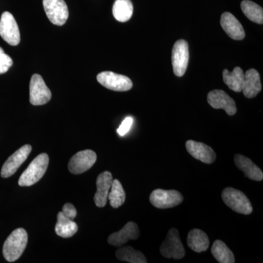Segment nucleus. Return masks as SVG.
<instances>
[{
    "label": "nucleus",
    "mask_w": 263,
    "mask_h": 263,
    "mask_svg": "<svg viewBox=\"0 0 263 263\" xmlns=\"http://www.w3.org/2000/svg\"><path fill=\"white\" fill-rule=\"evenodd\" d=\"M133 14L131 0H116L113 5V15L118 22H128Z\"/></svg>",
    "instance_id": "5701e85b"
},
{
    "label": "nucleus",
    "mask_w": 263,
    "mask_h": 263,
    "mask_svg": "<svg viewBox=\"0 0 263 263\" xmlns=\"http://www.w3.org/2000/svg\"><path fill=\"white\" fill-rule=\"evenodd\" d=\"M97 161V155L91 150L81 151L70 159L68 169L71 174L79 175L89 171Z\"/></svg>",
    "instance_id": "9b49d317"
},
{
    "label": "nucleus",
    "mask_w": 263,
    "mask_h": 263,
    "mask_svg": "<svg viewBox=\"0 0 263 263\" xmlns=\"http://www.w3.org/2000/svg\"><path fill=\"white\" fill-rule=\"evenodd\" d=\"M51 92L42 76L34 74L29 84V102L33 105H43L51 100Z\"/></svg>",
    "instance_id": "6e6552de"
},
{
    "label": "nucleus",
    "mask_w": 263,
    "mask_h": 263,
    "mask_svg": "<svg viewBox=\"0 0 263 263\" xmlns=\"http://www.w3.org/2000/svg\"><path fill=\"white\" fill-rule=\"evenodd\" d=\"M186 150L194 158L206 164H212L216 160V153L212 147L195 141H186Z\"/></svg>",
    "instance_id": "dca6fc26"
},
{
    "label": "nucleus",
    "mask_w": 263,
    "mask_h": 263,
    "mask_svg": "<svg viewBox=\"0 0 263 263\" xmlns=\"http://www.w3.org/2000/svg\"><path fill=\"white\" fill-rule=\"evenodd\" d=\"M242 11L246 16L254 22L259 24H263V9L262 7L256 4L250 0H243L240 4Z\"/></svg>",
    "instance_id": "393cba45"
},
{
    "label": "nucleus",
    "mask_w": 263,
    "mask_h": 263,
    "mask_svg": "<svg viewBox=\"0 0 263 263\" xmlns=\"http://www.w3.org/2000/svg\"><path fill=\"white\" fill-rule=\"evenodd\" d=\"M78 229L79 227L75 221L65 216L62 212L59 213L55 226V232L59 236L64 238H70L77 233Z\"/></svg>",
    "instance_id": "412c9836"
},
{
    "label": "nucleus",
    "mask_w": 263,
    "mask_h": 263,
    "mask_svg": "<svg viewBox=\"0 0 263 263\" xmlns=\"http://www.w3.org/2000/svg\"><path fill=\"white\" fill-rule=\"evenodd\" d=\"M208 103L215 109H223L229 116L236 114L237 108L234 100L222 90H214L208 94Z\"/></svg>",
    "instance_id": "ddd939ff"
},
{
    "label": "nucleus",
    "mask_w": 263,
    "mask_h": 263,
    "mask_svg": "<svg viewBox=\"0 0 263 263\" xmlns=\"http://www.w3.org/2000/svg\"><path fill=\"white\" fill-rule=\"evenodd\" d=\"M150 202L157 209H165L174 208L183 202V197L176 190H164L161 189L154 190L150 195Z\"/></svg>",
    "instance_id": "39448f33"
},
{
    "label": "nucleus",
    "mask_w": 263,
    "mask_h": 263,
    "mask_svg": "<svg viewBox=\"0 0 263 263\" xmlns=\"http://www.w3.org/2000/svg\"><path fill=\"white\" fill-rule=\"evenodd\" d=\"M0 36L10 46H15L21 41L18 24L9 12L5 11L0 18Z\"/></svg>",
    "instance_id": "0eeeda50"
},
{
    "label": "nucleus",
    "mask_w": 263,
    "mask_h": 263,
    "mask_svg": "<svg viewBox=\"0 0 263 263\" xmlns=\"http://www.w3.org/2000/svg\"><path fill=\"white\" fill-rule=\"evenodd\" d=\"M43 5L52 24L62 26L66 23L69 17V10L65 0H43Z\"/></svg>",
    "instance_id": "9d476101"
},
{
    "label": "nucleus",
    "mask_w": 263,
    "mask_h": 263,
    "mask_svg": "<svg viewBox=\"0 0 263 263\" xmlns=\"http://www.w3.org/2000/svg\"><path fill=\"white\" fill-rule=\"evenodd\" d=\"M187 245L192 250L197 253L205 252L209 247V237L201 230H192L188 234Z\"/></svg>",
    "instance_id": "aec40b11"
},
{
    "label": "nucleus",
    "mask_w": 263,
    "mask_h": 263,
    "mask_svg": "<svg viewBox=\"0 0 263 263\" xmlns=\"http://www.w3.org/2000/svg\"><path fill=\"white\" fill-rule=\"evenodd\" d=\"M212 252L214 258L220 263H234V254L228 246L220 240H216L212 246Z\"/></svg>",
    "instance_id": "b1692460"
},
{
    "label": "nucleus",
    "mask_w": 263,
    "mask_h": 263,
    "mask_svg": "<svg viewBox=\"0 0 263 263\" xmlns=\"http://www.w3.org/2000/svg\"><path fill=\"white\" fill-rule=\"evenodd\" d=\"M220 24L224 32L232 39L241 41L245 39V31L243 26L234 15L229 12H224L221 16Z\"/></svg>",
    "instance_id": "f3484780"
},
{
    "label": "nucleus",
    "mask_w": 263,
    "mask_h": 263,
    "mask_svg": "<svg viewBox=\"0 0 263 263\" xmlns=\"http://www.w3.org/2000/svg\"><path fill=\"white\" fill-rule=\"evenodd\" d=\"M116 256L119 260L130 263H146L147 259L140 251L135 250L133 247H125L118 249Z\"/></svg>",
    "instance_id": "a878e982"
},
{
    "label": "nucleus",
    "mask_w": 263,
    "mask_h": 263,
    "mask_svg": "<svg viewBox=\"0 0 263 263\" xmlns=\"http://www.w3.org/2000/svg\"><path fill=\"white\" fill-rule=\"evenodd\" d=\"M32 148L30 145H24L10 156L2 167V177L6 179L13 176L18 171L20 166L27 160L29 154L32 152Z\"/></svg>",
    "instance_id": "f8f14e48"
},
{
    "label": "nucleus",
    "mask_w": 263,
    "mask_h": 263,
    "mask_svg": "<svg viewBox=\"0 0 263 263\" xmlns=\"http://www.w3.org/2000/svg\"><path fill=\"white\" fill-rule=\"evenodd\" d=\"M160 252L163 257L167 259H180L184 257V247L177 229L172 228L169 230L165 240L161 245Z\"/></svg>",
    "instance_id": "20e7f679"
},
{
    "label": "nucleus",
    "mask_w": 263,
    "mask_h": 263,
    "mask_svg": "<svg viewBox=\"0 0 263 263\" xmlns=\"http://www.w3.org/2000/svg\"><path fill=\"white\" fill-rule=\"evenodd\" d=\"M97 80L104 87L116 91H127L133 88V82L127 76L115 73L110 71L100 72Z\"/></svg>",
    "instance_id": "423d86ee"
},
{
    "label": "nucleus",
    "mask_w": 263,
    "mask_h": 263,
    "mask_svg": "<svg viewBox=\"0 0 263 263\" xmlns=\"http://www.w3.org/2000/svg\"><path fill=\"white\" fill-rule=\"evenodd\" d=\"M49 157L47 154H41L33 160L18 180L21 186H30L38 182L47 171Z\"/></svg>",
    "instance_id": "f03ea898"
},
{
    "label": "nucleus",
    "mask_w": 263,
    "mask_h": 263,
    "mask_svg": "<svg viewBox=\"0 0 263 263\" xmlns=\"http://www.w3.org/2000/svg\"><path fill=\"white\" fill-rule=\"evenodd\" d=\"M221 197L228 207L238 214L249 215L253 211L248 197L240 190L232 187L224 189L221 194Z\"/></svg>",
    "instance_id": "7ed1b4c3"
},
{
    "label": "nucleus",
    "mask_w": 263,
    "mask_h": 263,
    "mask_svg": "<svg viewBox=\"0 0 263 263\" xmlns=\"http://www.w3.org/2000/svg\"><path fill=\"white\" fill-rule=\"evenodd\" d=\"M234 160L235 165L245 174L246 177L254 181H262V171L250 159L241 155H236Z\"/></svg>",
    "instance_id": "a211bd4d"
},
{
    "label": "nucleus",
    "mask_w": 263,
    "mask_h": 263,
    "mask_svg": "<svg viewBox=\"0 0 263 263\" xmlns=\"http://www.w3.org/2000/svg\"><path fill=\"white\" fill-rule=\"evenodd\" d=\"M262 90L260 76L259 72L254 69L247 70L245 74V81L243 84V95L246 98H254Z\"/></svg>",
    "instance_id": "6ab92c4d"
},
{
    "label": "nucleus",
    "mask_w": 263,
    "mask_h": 263,
    "mask_svg": "<svg viewBox=\"0 0 263 263\" xmlns=\"http://www.w3.org/2000/svg\"><path fill=\"white\" fill-rule=\"evenodd\" d=\"M13 63L12 59L5 53L3 48L0 47V75L8 72L10 67L13 65Z\"/></svg>",
    "instance_id": "cd10ccee"
},
{
    "label": "nucleus",
    "mask_w": 263,
    "mask_h": 263,
    "mask_svg": "<svg viewBox=\"0 0 263 263\" xmlns=\"http://www.w3.org/2000/svg\"><path fill=\"white\" fill-rule=\"evenodd\" d=\"M28 242V235L23 228L12 232L3 245V253L8 262H13L20 258Z\"/></svg>",
    "instance_id": "f257e3e1"
},
{
    "label": "nucleus",
    "mask_w": 263,
    "mask_h": 263,
    "mask_svg": "<svg viewBox=\"0 0 263 263\" xmlns=\"http://www.w3.org/2000/svg\"><path fill=\"white\" fill-rule=\"evenodd\" d=\"M190 51L189 45L184 40H179L175 43L172 50V65L175 75L181 77L187 69Z\"/></svg>",
    "instance_id": "1a4fd4ad"
},
{
    "label": "nucleus",
    "mask_w": 263,
    "mask_h": 263,
    "mask_svg": "<svg viewBox=\"0 0 263 263\" xmlns=\"http://www.w3.org/2000/svg\"><path fill=\"white\" fill-rule=\"evenodd\" d=\"M223 81L230 89L235 92H240L243 89L245 72L240 67H235L232 72L224 69L223 71Z\"/></svg>",
    "instance_id": "4be33fe9"
},
{
    "label": "nucleus",
    "mask_w": 263,
    "mask_h": 263,
    "mask_svg": "<svg viewBox=\"0 0 263 263\" xmlns=\"http://www.w3.org/2000/svg\"><path fill=\"white\" fill-rule=\"evenodd\" d=\"M140 231L138 224L133 221H129L122 230L110 235L108 237V242L109 245L114 247H122L125 245L128 240L138 239Z\"/></svg>",
    "instance_id": "4468645a"
},
{
    "label": "nucleus",
    "mask_w": 263,
    "mask_h": 263,
    "mask_svg": "<svg viewBox=\"0 0 263 263\" xmlns=\"http://www.w3.org/2000/svg\"><path fill=\"white\" fill-rule=\"evenodd\" d=\"M113 180V176L109 171H105L99 175L96 181L97 193L94 197L97 206L103 208L106 205Z\"/></svg>",
    "instance_id": "2eb2a0df"
},
{
    "label": "nucleus",
    "mask_w": 263,
    "mask_h": 263,
    "mask_svg": "<svg viewBox=\"0 0 263 263\" xmlns=\"http://www.w3.org/2000/svg\"><path fill=\"white\" fill-rule=\"evenodd\" d=\"M125 199L126 194L122 183L119 180H113L108 197L110 205L114 209L122 206L125 202Z\"/></svg>",
    "instance_id": "bb28decb"
},
{
    "label": "nucleus",
    "mask_w": 263,
    "mask_h": 263,
    "mask_svg": "<svg viewBox=\"0 0 263 263\" xmlns=\"http://www.w3.org/2000/svg\"><path fill=\"white\" fill-rule=\"evenodd\" d=\"M133 124V119L130 117H128L123 121L121 124L120 127L118 128L117 133L120 136H124L131 129L132 125Z\"/></svg>",
    "instance_id": "c85d7f7f"
},
{
    "label": "nucleus",
    "mask_w": 263,
    "mask_h": 263,
    "mask_svg": "<svg viewBox=\"0 0 263 263\" xmlns=\"http://www.w3.org/2000/svg\"><path fill=\"white\" fill-rule=\"evenodd\" d=\"M62 213L65 214V216L72 220H73L77 216V211L72 203L65 204L62 208Z\"/></svg>",
    "instance_id": "c756f323"
}]
</instances>
